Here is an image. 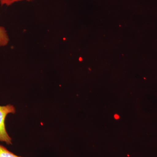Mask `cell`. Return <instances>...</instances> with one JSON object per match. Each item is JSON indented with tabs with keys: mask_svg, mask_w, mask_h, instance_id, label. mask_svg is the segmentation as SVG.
Wrapping results in <instances>:
<instances>
[{
	"mask_svg": "<svg viewBox=\"0 0 157 157\" xmlns=\"http://www.w3.org/2000/svg\"><path fill=\"white\" fill-rule=\"evenodd\" d=\"M16 109L13 105L8 104L0 106V141L7 144H12V139L6 131L5 120L9 113H15Z\"/></svg>",
	"mask_w": 157,
	"mask_h": 157,
	"instance_id": "6da1fadb",
	"label": "cell"
},
{
	"mask_svg": "<svg viewBox=\"0 0 157 157\" xmlns=\"http://www.w3.org/2000/svg\"><path fill=\"white\" fill-rule=\"evenodd\" d=\"M9 38L7 31L5 28L0 26V47H3L8 45Z\"/></svg>",
	"mask_w": 157,
	"mask_h": 157,
	"instance_id": "7a4b0ae2",
	"label": "cell"
},
{
	"mask_svg": "<svg viewBox=\"0 0 157 157\" xmlns=\"http://www.w3.org/2000/svg\"><path fill=\"white\" fill-rule=\"evenodd\" d=\"M0 157H21L18 156L0 144Z\"/></svg>",
	"mask_w": 157,
	"mask_h": 157,
	"instance_id": "3957f363",
	"label": "cell"
},
{
	"mask_svg": "<svg viewBox=\"0 0 157 157\" xmlns=\"http://www.w3.org/2000/svg\"><path fill=\"white\" fill-rule=\"evenodd\" d=\"M21 1H27L29 2V1H33V0H0V3L2 6L6 5V6H9L14 4V3Z\"/></svg>",
	"mask_w": 157,
	"mask_h": 157,
	"instance_id": "277c9868",
	"label": "cell"
},
{
	"mask_svg": "<svg viewBox=\"0 0 157 157\" xmlns=\"http://www.w3.org/2000/svg\"><path fill=\"white\" fill-rule=\"evenodd\" d=\"M114 117H115V118L116 119H118L119 118V116L118 115H115V116H114Z\"/></svg>",
	"mask_w": 157,
	"mask_h": 157,
	"instance_id": "5b68a950",
	"label": "cell"
}]
</instances>
